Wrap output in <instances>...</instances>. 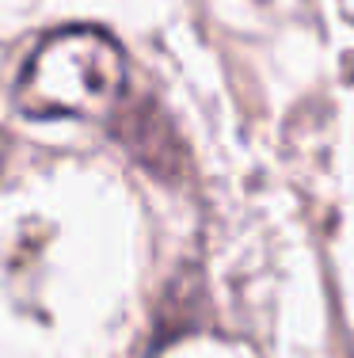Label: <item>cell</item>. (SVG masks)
<instances>
[{"mask_svg": "<svg viewBox=\"0 0 354 358\" xmlns=\"http://www.w3.org/2000/svg\"><path fill=\"white\" fill-rule=\"evenodd\" d=\"M126 92V57L111 35L96 27L54 31L31 50L15 107L31 118H103L115 115Z\"/></svg>", "mask_w": 354, "mask_h": 358, "instance_id": "1", "label": "cell"}, {"mask_svg": "<svg viewBox=\"0 0 354 358\" xmlns=\"http://www.w3.org/2000/svg\"><path fill=\"white\" fill-rule=\"evenodd\" d=\"M118 138L126 141V149L149 164L160 176H175L179 168V141L172 138V126L156 115L153 107H130L126 115H118Z\"/></svg>", "mask_w": 354, "mask_h": 358, "instance_id": "2", "label": "cell"}]
</instances>
